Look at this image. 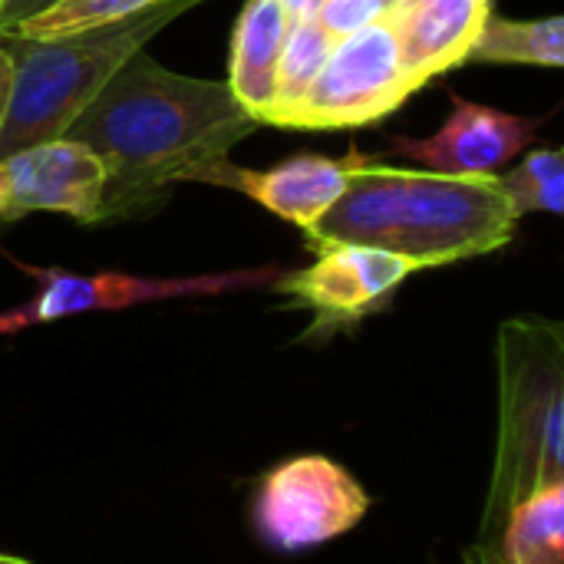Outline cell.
Returning <instances> with one entry per match:
<instances>
[{
	"instance_id": "6da1fadb",
	"label": "cell",
	"mask_w": 564,
	"mask_h": 564,
	"mask_svg": "<svg viewBox=\"0 0 564 564\" xmlns=\"http://www.w3.org/2000/svg\"><path fill=\"white\" fill-rule=\"evenodd\" d=\"M261 122L221 79H195L132 53L66 129L106 165L99 221L145 215L169 185L228 155Z\"/></svg>"
},
{
	"instance_id": "7a4b0ae2",
	"label": "cell",
	"mask_w": 564,
	"mask_h": 564,
	"mask_svg": "<svg viewBox=\"0 0 564 564\" xmlns=\"http://www.w3.org/2000/svg\"><path fill=\"white\" fill-rule=\"evenodd\" d=\"M519 208L499 175H440L357 155L340 202L311 228L307 248L364 245L423 268L492 254L516 238Z\"/></svg>"
},
{
	"instance_id": "3957f363",
	"label": "cell",
	"mask_w": 564,
	"mask_h": 564,
	"mask_svg": "<svg viewBox=\"0 0 564 564\" xmlns=\"http://www.w3.org/2000/svg\"><path fill=\"white\" fill-rule=\"evenodd\" d=\"M499 443L479 545H496L509 512L542 486L564 482V327L512 317L499 327Z\"/></svg>"
},
{
	"instance_id": "277c9868",
	"label": "cell",
	"mask_w": 564,
	"mask_h": 564,
	"mask_svg": "<svg viewBox=\"0 0 564 564\" xmlns=\"http://www.w3.org/2000/svg\"><path fill=\"white\" fill-rule=\"evenodd\" d=\"M198 3L202 0H159L126 20L56 40L3 36L13 53V86L0 122V159L66 135L73 119L126 59Z\"/></svg>"
},
{
	"instance_id": "5b68a950",
	"label": "cell",
	"mask_w": 564,
	"mask_h": 564,
	"mask_svg": "<svg viewBox=\"0 0 564 564\" xmlns=\"http://www.w3.org/2000/svg\"><path fill=\"white\" fill-rule=\"evenodd\" d=\"M413 83L403 69L397 30L387 17L337 40L284 129L337 132L390 116Z\"/></svg>"
},
{
	"instance_id": "8992f818",
	"label": "cell",
	"mask_w": 564,
	"mask_h": 564,
	"mask_svg": "<svg viewBox=\"0 0 564 564\" xmlns=\"http://www.w3.org/2000/svg\"><path fill=\"white\" fill-rule=\"evenodd\" d=\"M20 271H26L40 291L0 314V334H17L36 324L63 321L86 311H122L132 304H152V301H172V297H208V294H228L245 288H271L288 268L264 264V268H241L225 274H198V278H135L122 271H99V274H76L63 268H36L13 261Z\"/></svg>"
},
{
	"instance_id": "52a82bcc",
	"label": "cell",
	"mask_w": 564,
	"mask_h": 564,
	"mask_svg": "<svg viewBox=\"0 0 564 564\" xmlns=\"http://www.w3.org/2000/svg\"><path fill=\"white\" fill-rule=\"evenodd\" d=\"M364 486L327 456H297L271 469L254 496V529L278 552L317 549L364 522Z\"/></svg>"
},
{
	"instance_id": "ba28073f",
	"label": "cell",
	"mask_w": 564,
	"mask_h": 564,
	"mask_svg": "<svg viewBox=\"0 0 564 564\" xmlns=\"http://www.w3.org/2000/svg\"><path fill=\"white\" fill-rule=\"evenodd\" d=\"M317 254L314 264L301 271H284L271 288L288 294L297 307H307L314 314L307 337H330L337 330L357 327L364 317L387 307L393 291L420 271L413 261L364 248V245H317L311 248Z\"/></svg>"
},
{
	"instance_id": "9c48e42d",
	"label": "cell",
	"mask_w": 564,
	"mask_h": 564,
	"mask_svg": "<svg viewBox=\"0 0 564 564\" xmlns=\"http://www.w3.org/2000/svg\"><path fill=\"white\" fill-rule=\"evenodd\" d=\"M357 155H360L357 145L344 159L301 152L268 172L241 169L228 155H218V159H208L198 169H192L185 175V182L241 192V195L254 198L261 208H268L271 215L297 225L301 231H311L347 192L354 169H357Z\"/></svg>"
},
{
	"instance_id": "30bf717a",
	"label": "cell",
	"mask_w": 564,
	"mask_h": 564,
	"mask_svg": "<svg viewBox=\"0 0 564 564\" xmlns=\"http://www.w3.org/2000/svg\"><path fill=\"white\" fill-rule=\"evenodd\" d=\"M449 119L423 139L390 135V149L400 159L420 162L426 172L440 175H496L502 165L519 159L539 135L542 119L502 112L449 93Z\"/></svg>"
},
{
	"instance_id": "8fae6325",
	"label": "cell",
	"mask_w": 564,
	"mask_h": 564,
	"mask_svg": "<svg viewBox=\"0 0 564 564\" xmlns=\"http://www.w3.org/2000/svg\"><path fill=\"white\" fill-rule=\"evenodd\" d=\"M10 172V215L56 212L76 221H99L106 202V165L83 142L59 135L13 152Z\"/></svg>"
},
{
	"instance_id": "7c38bea8",
	"label": "cell",
	"mask_w": 564,
	"mask_h": 564,
	"mask_svg": "<svg viewBox=\"0 0 564 564\" xmlns=\"http://www.w3.org/2000/svg\"><path fill=\"white\" fill-rule=\"evenodd\" d=\"M489 13V0H410L387 13L413 89L466 63Z\"/></svg>"
},
{
	"instance_id": "4fadbf2b",
	"label": "cell",
	"mask_w": 564,
	"mask_h": 564,
	"mask_svg": "<svg viewBox=\"0 0 564 564\" xmlns=\"http://www.w3.org/2000/svg\"><path fill=\"white\" fill-rule=\"evenodd\" d=\"M291 20L281 0H248L231 36L228 86L235 99L264 126L274 99V69L284 46Z\"/></svg>"
},
{
	"instance_id": "5bb4252c",
	"label": "cell",
	"mask_w": 564,
	"mask_h": 564,
	"mask_svg": "<svg viewBox=\"0 0 564 564\" xmlns=\"http://www.w3.org/2000/svg\"><path fill=\"white\" fill-rule=\"evenodd\" d=\"M492 552L502 564L564 562V482L525 496L506 519Z\"/></svg>"
},
{
	"instance_id": "9a60e30c",
	"label": "cell",
	"mask_w": 564,
	"mask_h": 564,
	"mask_svg": "<svg viewBox=\"0 0 564 564\" xmlns=\"http://www.w3.org/2000/svg\"><path fill=\"white\" fill-rule=\"evenodd\" d=\"M466 63H525L558 69L564 63V20H506L489 13Z\"/></svg>"
},
{
	"instance_id": "2e32d148",
	"label": "cell",
	"mask_w": 564,
	"mask_h": 564,
	"mask_svg": "<svg viewBox=\"0 0 564 564\" xmlns=\"http://www.w3.org/2000/svg\"><path fill=\"white\" fill-rule=\"evenodd\" d=\"M334 40L324 33V26L317 20H301L291 23L281 56H278V69H274V99H271V112L264 122L271 126H288V119L294 116V109L301 106L304 93L311 89L314 76L321 73L327 53H330Z\"/></svg>"
},
{
	"instance_id": "e0dca14e",
	"label": "cell",
	"mask_w": 564,
	"mask_h": 564,
	"mask_svg": "<svg viewBox=\"0 0 564 564\" xmlns=\"http://www.w3.org/2000/svg\"><path fill=\"white\" fill-rule=\"evenodd\" d=\"M159 0H53L43 10L23 13L20 20L7 23L0 36L17 40H56L66 33H79L89 26H102L112 20H126Z\"/></svg>"
},
{
	"instance_id": "ac0fdd59",
	"label": "cell",
	"mask_w": 564,
	"mask_h": 564,
	"mask_svg": "<svg viewBox=\"0 0 564 564\" xmlns=\"http://www.w3.org/2000/svg\"><path fill=\"white\" fill-rule=\"evenodd\" d=\"M506 195L519 208V215L529 212H545V215H562L564 212V155L562 149L539 145L522 155V162L499 175Z\"/></svg>"
},
{
	"instance_id": "d6986e66",
	"label": "cell",
	"mask_w": 564,
	"mask_h": 564,
	"mask_svg": "<svg viewBox=\"0 0 564 564\" xmlns=\"http://www.w3.org/2000/svg\"><path fill=\"white\" fill-rule=\"evenodd\" d=\"M380 17H387V3L383 0H324L314 20L337 43V40L370 26Z\"/></svg>"
},
{
	"instance_id": "ffe728a7",
	"label": "cell",
	"mask_w": 564,
	"mask_h": 564,
	"mask_svg": "<svg viewBox=\"0 0 564 564\" xmlns=\"http://www.w3.org/2000/svg\"><path fill=\"white\" fill-rule=\"evenodd\" d=\"M10 86H13V53H10L7 40L0 36V122H3V112H7Z\"/></svg>"
},
{
	"instance_id": "44dd1931",
	"label": "cell",
	"mask_w": 564,
	"mask_h": 564,
	"mask_svg": "<svg viewBox=\"0 0 564 564\" xmlns=\"http://www.w3.org/2000/svg\"><path fill=\"white\" fill-rule=\"evenodd\" d=\"M321 3H324V0H281V7H284V13H288L291 23L314 20L317 10H321Z\"/></svg>"
},
{
	"instance_id": "7402d4cb",
	"label": "cell",
	"mask_w": 564,
	"mask_h": 564,
	"mask_svg": "<svg viewBox=\"0 0 564 564\" xmlns=\"http://www.w3.org/2000/svg\"><path fill=\"white\" fill-rule=\"evenodd\" d=\"M13 218L10 215V172H7V162L0 159V221Z\"/></svg>"
},
{
	"instance_id": "603a6c76",
	"label": "cell",
	"mask_w": 564,
	"mask_h": 564,
	"mask_svg": "<svg viewBox=\"0 0 564 564\" xmlns=\"http://www.w3.org/2000/svg\"><path fill=\"white\" fill-rule=\"evenodd\" d=\"M466 564H502L499 562V555L489 549V545H473V549H466Z\"/></svg>"
},
{
	"instance_id": "cb8c5ba5",
	"label": "cell",
	"mask_w": 564,
	"mask_h": 564,
	"mask_svg": "<svg viewBox=\"0 0 564 564\" xmlns=\"http://www.w3.org/2000/svg\"><path fill=\"white\" fill-rule=\"evenodd\" d=\"M0 564H30V562H23V558H13V555H0Z\"/></svg>"
},
{
	"instance_id": "d4e9b609",
	"label": "cell",
	"mask_w": 564,
	"mask_h": 564,
	"mask_svg": "<svg viewBox=\"0 0 564 564\" xmlns=\"http://www.w3.org/2000/svg\"><path fill=\"white\" fill-rule=\"evenodd\" d=\"M3 7H7V0H0V13H3Z\"/></svg>"
},
{
	"instance_id": "484cf974",
	"label": "cell",
	"mask_w": 564,
	"mask_h": 564,
	"mask_svg": "<svg viewBox=\"0 0 564 564\" xmlns=\"http://www.w3.org/2000/svg\"><path fill=\"white\" fill-rule=\"evenodd\" d=\"M3 26H7V23H0V30H3Z\"/></svg>"
}]
</instances>
